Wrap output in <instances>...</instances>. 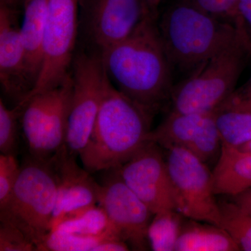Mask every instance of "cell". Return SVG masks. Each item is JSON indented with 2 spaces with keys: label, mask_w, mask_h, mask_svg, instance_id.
I'll list each match as a JSON object with an SVG mask.
<instances>
[{
  "label": "cell",
  "mask_w": 251,
  "mask_h": 251,
  "mask_svg": "<svg viewBox=\"0 0 251 251\" xmlns=\"http://www.w3.org/2000/svg\"><path fill=\"white\" fill-rule=\"evenodd\" d=\"M166 150L165 156L175 209L187 219L221 227L212 172L186 149L172 147Z\"/></svg>",
  "instance_id": "cell-6"
},
{
  "label": "cell",
  "mask_w": 251,
  "mask_h": 251,
  "mask_svg": "<svg viewBox=\"0 0 251 251\" xmlns=\"http://www.w3.org/2000/svg\"><path fill=\"white\" fill-rule=\"evenodd\" d=\"M21 166L16 156L0 155V207L4 205L12 193L19 176Z\"/></svg>",
  "instance_id": "cell-28"
},
{
  "label": "cell",
  "mask_w": 251,
  "mask_h": 251,
  "mask_svg": "<svg viewBox=\"0 0 251 251\" xmlns=\"http://www.w3.org/2000/svg\"><path fill=\"white\" fill-rule=\"evenodd\" d=\"M231 198L233 202L251 214V188Z\"/></svg>",
  "instance_id": "cell-32"
},
{
  "label": "cell",
  "mask_w": 251,
  "mask_h": 251,
  "mask_svg": "<svg viewBox=\"0 0 251 251\" xmlns=\"http://www.w3.org/2000/svg\"><path fill=\"white\" fill-rule=\"evenodd\" d=\"M0 251H36V247L21 229L12 225L1 222Z\"/></svg>",
  "instance_id": "cell-29"
},
{
  "label": "cell",
  "mask_w": 251,
  "mask_h": 251,
  "mask_svg": "<svg viewBox=\"0 0 251 251\" xmlns=\"http://www.w3.org/2000/svg\"><path fill=\"white\" fill-rule=\"evenodd\" d=\"M99 55L112 85L151 116L171 100L173 71L157 20L146 16L129 36Z\"/></svg>",
  "instance_id": "cell-1"
},
{
  "label": "cell",
  "mask_w": 251,
  "mask_h": 251,
  "mask_svg": "<svg viewBox=\"0 0 251 251\" xmlns=\"http://www.w3.org/2000/svg\"><path fill=\"white\" fill-rule=\"evenodd\" d=\"M185 216L176 209L156 213L149 226L150 247L154 251H174Z\"/></svg>",
  "instance_id": "cell-20"
},
{
  "label": "cell",
  "mask_w": 251,
  "mask_h": 251,
  "mask_svg": "<svg viewBox=\"0 0 251 251\" xmlns=\"http://www.w3.org/2000/svg\"><path fill=\"white\" fill-rule=\"evenodd\" d=\"M214 17L239 26L242 19L238 14L239 0H179Z\"/></svg>",
  "instance_id": "cell-27"
},
{
  "label": "cell",
  "mask_w": 251,
  "mask_h": 251,
  "mask_svg": "<svg viewBox=\"0 0 251 251\" xmlns=\"http://www.w3.org/2000/svg\"><path fill=\"white\" fill-rule=\"evenodd\" d=\"M114 237L122 238L116 231H110L100 235L91 236L64 233L53 230L48 234L44 242L38 247L37 251H96L100 243L108 238Z\"/></svg>",
  "instance_id": "cell-23"
},
{
  "label": "cell",
  "mask_w": 251,
  "mask_h": 251,
  "mask_svg": "<svg viewBox=\"0 0 251 251\" xmlns=\"http://www.w3.org/2000/svg\"><path fill=\"white\" fill-rule=\"evenodd\" d=\"M237 148L239 149V150H242V151L251 153V140L250 142H249V143L244 144V145H243L242 146L239 147V148Z\"/></svg>",
  "instance_id": "cell-34"
},
{
  "label": "cell",
  "mask_w": 251,
  "mask_h": 251,
  "mask_svg": "<svg viewBox=\"0 0 251 251\" xmlns=\"http://www.w3.org/2000/svg\"><path fill=\"white\" fill-rule=\"evenodd\" d=\"M146 14L150 17L158 21V7L162 0H142Z\"/></svg>",
  "instance_id": "cell-33"
},
{
  "label": "cell",
  "mask_w": 251,
  "mask_h": 251,
  "mask_svg": "<svg viewBox=\"0 0 251 251\" xmlns=\"http://www.w3.org/2000/svg\"><path fill=\"white\" fill-rule=\"evenodd\" d=\"M72 65V94L65 146L76 156L90 140L108 77L99 54H77Z\"/></svg>",
  "instance_id": "cell-7"
},
{
  "label": "cell",
  "mask_w": 251,
  "mask_h": 251,
  "mask_svg": "<svg viewBox=\"0 0 251 251\" xmlns=\"http://www.w3.org/2000/svg\"><path fill=\"white\" fill-rule=\"evenodd\" d=\"M251 110V76L249 80L232 94L216 109Z\"/></svg>",
  "instance_id": "cell-30"
},
{
  "label": "cell",
  "mask_w": 251,
  "mask_h": 251,
  "mask_svg": "<svg viewBox=\"0 0 251 251\" xmlns=\"http://www.w3.org/2000/svg\"><path fill=\"white\" fill-rule=\"evenodd\" d=\"M210 112L181 113L171 111L161 125L151 131L148 140L166 150L172 147L186 149Z\"/></svg>",
  "instance_id": "cell-18"
},
{
  "label": "cell",
  "mask_w": 251,
  "mask_h": 251,
  "mask_svg": "<svg viewBox=\"0 0 251 251\" xmlns=\"http://www.w3.org/2000/svg\"><path fill=\"white\" fill-rule=\"evenodd\" d=\"M221 227L226 229L241 251H251V214L233 201H219Z\"/></svg>",
  "instance_id": "cell-22"
},
{
  "label": "cell",
  "mask_w": 251,
  "mask_h": 251,
  "mask_svg": "<svg viewBox=\"0 0 251 251\" xmlns=\"http://www.w3.org/2000/svg\"><path fill=\"white\" fill-rule=\"evenodd\" d=\"M23 107L17 105L11 109L0 99V151L2 154L16 156L18 146V122Z\"/></svg>",
  "instance_id": "cell-26"
},
{
  "label": "cell",
  "mask_w": 251,
  "mask_h": 251,
  "mask_svg": "<svg viewBox=\"0 0 251 251\" xmlns=\"http://www.w3.org/2000/svg\"><path fill=\"white\" fill-rule=\"evenodd\" d=\"M56 88L36 94L18 104L23 107L21 124L30 156H34L37 151L43 125L55 97Z\"/></svg>",
  "instance_id": "cell-19"
},
{
  "label": "cell",
  "mask_w": 251,
  "mask_h": 251,
  "mask_svg": "<svg viewBox=\"0 0 251 251\" xmlns=\"http://www.w3.org/2000/svg\"><path fill=\"white\" fill-rule=\"evenodd\" d=\"M153 117L107 81L100 110L80 153L90 173L116 169L148 141Z\"/></svg>",
  "instance_id": "cell-2"
},
{
  "label": "cell",
  "mask_w": 251,
  "mask_h": 251,
  "mask_svg": "<svg viewBox=\"0 0 251 251\" xmlns=\"http://www.w3.org/2000/svg\"><path fill=\"white\" fill-rule=\"evenodd\" d=\"M73 81L72 73L56 88L55 97L43 125L35 158L48 159L65 145L70 110Z\"/></svg>",
  "instance_id": "cell-15"
},
{
  "label": "cell",
  "mask_w": 251,
  "mask_h": 251,
  "mask_svg": "<svg viewBox=\"0 0 251 251\" xmlns=\"http://www.w3.org/2000/svg\"><path fill=\"white\" fill-rule=\"evenodd\" d=\"M50 159L57 177L52 229L63 221L74 219L97 205L100 184L94 181L90 172L81 169L75 156L68 151L65 145Z\"/></svg>",
  "instance_id": "cell-12"
},
{
  "label": "cell",
  "mask_w": 251,
  "mask_h": 251,
  "mask_svg": "<svg viewBox=\"0 0 251 251\" xmlns=\"http://www.w3.org/2000/svg\"><path fill=\"white\" fill-rule=\"evenodd\" d=\"M251 57V36L237 39L202 64L172 91V111L205 113L219 108L232 92Z\"/></svg>",
  "instance_id": "cell-4"
},
{
  "label": "cell",
  "mask_w": 251,
  "mask_h": 251,
  "mask_svg": "<svg viewBox=\"0 0 251 251\" xmlns=\"http://www.w3.org/2000/svg\"><path fill=\"white\" fill-rule=\"evenodd\" d=\"M21 6L23 19L20 31L28 75L34 88L44 62L47 0H23Z\"/></svg>",
  "instance_id": "cell-14"
},
{
  "label": "cell",
  "mask_w": 251,
  "mask_h": 251,
  "mask_svg": "<svg viewBox=\"0 0 251 251\" xmlns=\"http://www.w3.org/2000/svg\"><path fill=\"white\" fill-rule=\"evenodd\" d=\"M113 170L153 214L175 209L166 156L158 144L148 140Z\"/></svg>",
  "instance_id": "cell-9"
},
{
  "label": "cell",
  "mask_w": 251,
  "mask_h": 251,
  "mask_svg": "<svg viewBox=\"0 0 251 251\" xmlns=\"http://www.w3.org/2000/svg\"><path fill=\"white\" fill-rule=\"evenodd\" d=\"M11 1H14V3L19 5L20 6H21V4H22V2L23 0H11Z\"/></svg>",
  "instance_id": "cell-35"
},
{
  "label": "cell",
  "mask_w": 251,
  "mask_h": 251,
  "mask_svg": "<svg viewBox=\"0 0 251 251\" xmlns=\"http://www.w3.org/2000/svg\"><path fill=\"white\" fill-rule=\"evenodd\" d=\"M216 125L223 145L239 148L251 140V110L216 109Z\"/></svg>",
  "instance_id": "cell-21"
},
{
  "label": "cell",
  "mask_w": 251,
  "mask_h": 251,
  "mask_svg": "<svg viewBox=\"0 0 251 251\" xmlns=\"http://www.w3.org/2000/svg\"><path fill=\"white\" fill-rule=\"evenodd\" d=\"M53 230L64 233L91 236L100 235L110 231H116L120 234L110 223L105 211L99 205L90 208L74 219L63 221L51 231Z\"/></svg>",
  "instance_id": "cell-24"
},
{
  "label": "cell",
  "mask_w": 251,
  "mask_h": 251,
  "mask_svg": "<svg viewBox=\"0 0 251 251\" xmlns=\"http://www.w3.org/2000/svg\"><path fill=\"white\" fill-rule=\"evenodd\" d=\"M108 171L109 176L99 187L98 205L130 249L148 250V228L154 214L115 170Z\"/></svg>",
  "instance_id": "cell-11"
},
{
  "label": "cell",
  "mask_w": 251,
  "mask_h": 251,
  "mask_svg": "<svg viewBox=\"0 0 251 251\" xmlns=\"http://www.w3.org/2000/svg\"><path fill=\"white\" fill-rule=\"evenodd\" d=\"M57 177L50 158L29 156L7 202L0 207V222L18 227L35 244L36 251L52 229Z\"/></svg>",
  "instance_id": "cell-5"
},
{
  "label": "cell",
  "mask_w": 251,
  "mask_h": 251,
  "mask_svg": "<svg viewBox=\"0 0 251 251\" xmlns=\"http://www.w3.org/2000/svg\"><path fill=\"white\" fill-rule=\"evenodd\" d=\"M222 140L216 125L215 110L206 117L204 125L186 148L203 163L207 164L220 156Z\"/></svg>",
  "instance_id": "cell-25"
},
{
  "label": "cell",
  "mask_w": 251,
  "mask_h": 251,
  "mask_svg": "<svg viewBox=\"0 0 251 251\" xmlns=\"http://www.w3.org/2000/svg\"><path fill=\"white\" fill-rule=\"evenodd\" d=\"M215 195L234 197L251 188V153L223 145L212 172Z\"/></svg>",
  "instance_id": "cell-16"
},
{
  "label": "cell",
  "mask_w": 251,
  "mask_h": 251,
  "mask_svg": "<svg viewBox=\"0 0 251 251\" xmlns=\"http://www.w3.org/2000/svg\"><path fill=\"white\" fill-rule=\"evenodd\" d=\"M175 251H237L241 249L223 227L186 218Z\"/></svg>",
  "instance_id": "cell-17"
},
{
  "label": "cell",
  "mask_w": 251,
  "mask_h": 251,
  "mask_svg": "<svg viewBox=\"0 0 251 251\" xmlns=\"http://www.w3.org/2000/svg\"><path fill=\"white\" fill-rule=\"evenodd\" d=\"M18 7L11 0H0V82L4 93L16 105L23 103L34 89L26 65Z\"/></svg>",
  "instance_id": "cell-13"
},
{
  "label": "cell",
  "mask_w": 251,
  "mask_h": 251,
  "mask_svg": "<svg viewBox=\"0 0 251 251\" xmlns=\"http://www.w3.org/2000/svg\"><path fill=\"white\" fill-rule=\"evenodd\" d=\"M238 14L249 34L251 33V0H239Z\"/></svg>",
  "instance_id": "cell-31"
},
{
  "label": "cell",
  "mask_w": 251,
  "mask_h": 251,
  "mask_svg": "<svg viewBox=\"0 0 251 251\" xmlns=\"http://www.w3.org/2000/svg\"><path fill=\"white\" fill-rule=\"evenodd\" d=\"M172 71L186 77L247 30L178 1L158 23Z\"/></svg>",
  "instance_id": "cell-3"
},
{
  "label": "cell",
  "mask_w": 251,
  "mask_h": 251,
  "mask_svg": "<svg viewBox=\"0 0 251 251\" xmlns=\"http://www.w3.org/2000/svg\"><path fill=\"white\" fill-rule=\"evenodd\" d=\"M80 0H47L44 62L28 99L58 87L70 74L78 30Z\"/></svg>",
  "instance_id": "cell-8"
},
{
  "label": "cell",
  "mask_w": 251,
  "mask_h": 251,
  "mask_svg": "<svg viewBox=\"0 0 251 251\" xmlns=\"http://www.w3.org/2000/svg\"><path fill=\"white\" fill-rule=\"evenodd\" d=\"M82 27L98 54L125 40L148 16L142 0H80Z\"/></svg>",
  "instance_id": "cell-10"
}]
</instances>
